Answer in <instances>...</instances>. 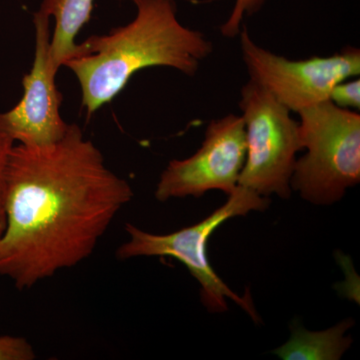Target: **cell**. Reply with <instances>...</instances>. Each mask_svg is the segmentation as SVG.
Instances as JSON below:
<instances>
[{
    "label": "cell",
    "mask_w": 360,
    "mask_h": 360,
    "mask_svg": "<svg viewBox=\"0 0 360 360\" xmlns=\"http://www.w3.org/2000/svg\"><path fill=\"white\" fill-rule=\"evenodd\" d=\"M131 22L92 35L65 63L79 82L89 115L110 103L144 68L167 66L194 77L213 44L176 18L175 0H139Z\"/></svg>",
    "instance_id": "cell-2"
},
{
    "label": "cell",
    "mask_w": 360,
    "mask_h": 360,
    "mask_svg": "<svg viewBox=\"0 0 360 360\" xmlns=\"http://www.w3.org/2000/svg\"><path fill=\"white\" fill-rule=\"evenodd\" d=\"M49 18L39 9L34 13V60L32 70L23 77L22 98L11 110L0 113V122L9 136L25 146L53 143L68 127L60 115L63 94L56 84L58 70L51 63Z\"/></svg>",
    "instance_id": "cell-8"
},
{
    "label": "cell",
    "mask_w": 360,
    "mask_h": 360,
    "mask_svg": "<svg viewBox=\"0 0 360 360\" xmlns=\"http://www.w3.org/2000/svg\"><path fill=\"white\" fill-rule=\"evenodd\" d=\"M241 52L251 82L295 112L329 101L335 85L360 75V51L347 46L326 58L290 60L255 44L241 26Z\"/></svg>",
    "instance_id": "cell-6"
},
{
    "label": "cell",
    "mask_w": 360,
    "mask_h": 360,
    "mask_svg": "<svg viewBox=\"0 0 360 360\" xmlns=\"http://www.w3.org/2000/svg\"><path fill=\"white\" fill-rule=\"evenodd\" d=\"M354 326L352 319H345L324 331H307L293 326L291 338L272 354L283 360H338L352 345V338L345 333Z\"/></svg>",
    "instance_id": "cell-10"
},
{
    "label": "cell",
    "mask_w": 360,
    "mask_h": 360,
    "mask_svg": "<svg viewBox=\"0 0 360 360\" xmlns=\"http://www.w3.org/2000/svg\"><path fill=\"white\" fill-rule=\"evenodd\" d=\"M94 0H44L39 11L54 18L51 39V63L59 70L77 53V37L90 20ZM136 4L139 0H132Z\"/></svg>",
    "instance_id": "cell-9"
},
{
    "label": "cell",
    "mask_w": 360,
    "mask_h": 360,
    "mask_svg": "<svg viewBox=\"0 0 360 360\" xmlns=\"http://www.w3.org/2000/svg\"><path fill=\"white\" fill-rule=\"evenodd\" d=\"M239 108L245 122L246 156L238 186L265 198H290L295 155L302 150L300 123L288 108L251 80L241 89Z\"/></svg>",
    "instance_id": "cell-5"
},
{
    "label": "cell",
    "mask_w": 360,
    "mask_h": 360,
    "mask_svg": "<svg viewBox=\"0 0 360 360\" xmlns=\"http://www.w3.org/2000/svg\"><path fill=\"white\" fill-rule=\"evenodd\" d=\"M246 156L245 127L241 116L225 115L208 124L201 148L191 158L170 161L161 174L155 198L161 202L210 191L227 195L238 184Z\"/></svg>",
    "instance_id": "cell-7"
},
{
    "label": "cell",
    "mask_w": 360,
    "mask_h": 360,
    "mask_svg": "<svg viewBox=\"0 0 360 360\" xmlns=\"http://www.w3.org/2000/svg\"><path fill=\"white\" fill-rule=\"evenodd\" d=\"M266 0H236L233 11L229 20L220 27V32L225 37H236L240 33L241 22L245 15L257 13Z\"/></svg>",
    "instance_id": "cell-12"
},
{
    "label": "cell",
    "mask_w": 360,
    "mask_h": 360,
    "mask_svg": "<svg viewBox=\"0 0 360 360\" xmlns=\"http://www.w3.org/2000/svg\"><path fill=\"white\" fill-rule=\"evenodd\" d=\"M14 146L15 142L9 136L0 122V236L6 229V174Z\"/></svg>",
    "instance_id": "cell-11"
},
{
    "label": "cell",
    "mask_w": 360,
    "mask_h": 360,
    "mask_svg": "<svg viewBox=\"0 0 360 360\" xmlns=\"http://www.w3.org/2000/svg\"><path fill=\"white\" fill-rule=\"evenodd\" d=\"M34 348L20 336H0V360H33Z\"/></svg>",
    "instance_id": "cell-14"
},
{
    "label": "cell",
    "mask_w": 360,
    "mask_h": 360,
    "mask_svg": "<svg viewBox=\"0 0 360 360\" xmlns=\"http://www.w3.org/2000/svg\"><path fill=\"white\" fill-rule=\"evenodd\" d=\"M0 276L30 290L94 253L134 198L77 124L47 146H14L6 174Z\"/></svg>",
    "instance_id": "cell-1"
},
{
    "label": "cell",
    "mask_w": 360,
    "mask_h": 360,
    "mask_svg": "<svg viewBox=\"0 0 360 360\" xmlns=\"http://www.w3.org/2000/svg\"><path fill=\"white\" fill-rule=\"evenodd\" d=\"M270 200L248 187L238 186L229 194V200L219 210L198 224L169 234H153L131 224L125 225L129 240L116 250L120 260L139 257H170L186 265L201 286V300L210 312L227 310V298L245 310L255 322L260 321L250 295H238L222 281L210 264L207 241L220 225L232 217L250 212H264Z\"/></svg>",
    "instance_id": "cell-4"
},
{
    "label": "cell",
    "mask_w": 360,
    "mask_h": 360,
    "mask_svg": "<svg viewBox=\"0 0 360 360\" xmlns=\"http://www.w3.org/2000/svg\"><path fill=\"white\" fill-rule=\"evenodd\" d=\"M302 149L290 187L319 205L340 200L360 180V115L330 101L298 112Z\"/></svg>",
    "instance_id": "cell-3"
},
{
    "label": "cell",
    "mask_w": 360,
    "mask_h": 360,
    "mask_svg": "<svg viewBox=\"0 0 360 360\" xmlns=\"http://www.w3.org/2000/svg\"><path fill=\"white\" fill-rule=\"evenodd\" d=\"M329 101L343 110H359L360 80H343L333 86Z\"/></svg>",
    "instance_id": "cell-13"
}]
</instances>
